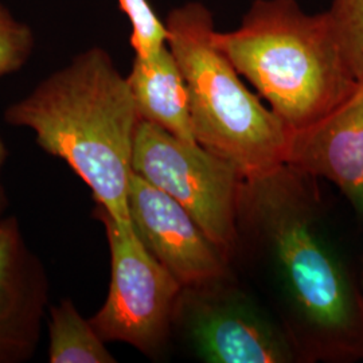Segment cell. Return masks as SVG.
<instances>
[{
  "label": "cell",
  "mask_w": 363,
  "mask_h": 363,
  "mask_svg": "<svg viewBox=\"0 0 363 363\" xmlns=\"http://www.w3.org/2000/svg\"><path fill=\"white\" fill-rule=\"evenodd\" d=\"M304 174L283 164L244 178L240 223L268 250L281 291L304 333L308 358L363 359V291L322 233Z\"/></svg>",
  "instance_id": "6da1fadb"
},
{
  "label": "cell",
  "mask_w": 363,
  "mask_h": 363,
  "mask_svg": "<svg viewBox=\"0 0 363 363\" xmlns=\"http://www.w3.org/2000/svg\"><path fill=\"white\" fill-rule=\"evenodd\" d=\"M7 124L33 130L91 189L99 208L130 222L132 152L140 116L127 77L101 48L77 54L4 112Z\"/></svg>",
  "instance_id": "7a4b0ae2"
},
{
  "label": "cell",
  "mask_w": 363,
  "mask_h": 363,
  "mask_svg": "<svg viewBox=\"0 0 363 363\" xmlns=\"http://www.w3.org/2000/svg\"><path fill=\"white\" fill-rule=\"evenodd\" d=\"M214 39L292 132L320 121L359 85L327 11L310 15L296 0H256L238 28Z\"/></svg>",
  "instance_id": "3957f363"
},
{
  "label": "cell",
  "mask_w": 363,
  "mask_h": 363,
  "mask_svg": "<svg viewBox=\"0 0 363 363\" xmlns=\"http://www.w3.org/2000/svg\"><path fill=\"white\" fill-rule=\"evenodd\" d=\"M167 46L190 94L196 143L232 163L244 178L286 164L294 132L245 86L216 43L206 6L186 3L166 19Z\"/></svg>",
  "instance_id": "277c9868"
},
{
  "label": "cell",
  "mask_w": 363,
  "mask_h": 363,
  "mask_svg": "<svg viewBox=\"0 0 363 363\" xmlns=\"http://www.w3.org/2000/svg\"><path fill=\"white\" fill-rule=\"evenodd\" d=\"M132 171L179 202L230 257L240 235L244 182L237 167L201 144L184 142L140 120L133 143Z\"/></svg>",
  "instance_id": "5b68a950"
},
{
  "label": "cell",
  "mask_w": 363,
  "mask_h": 363,
  "mask_svg": "<svg viewBox=\"0 0 363 363\" xmlns=\"http://www.w3.org/2000/svg\"><path fill=\"white\" fill-rule=\"evenodd\" d=\"M111 252V284L91 323L104 342H123L147 355L162 350L174 325L183 286L144 247L132 222H118L99 206Z\"/></svg>",
  "instance_id": "8992f818"
},
{
  "label": "cell",
  "mask_w": 363,
  "mask_h": 363,
  "mask_svg": "<svg viewBox=\"0 0 363 363\" xmlns=\"http://www.w3.org/2000/svg\"><path fill=\"white\" fill-rule=\"evenodd\" d=\"M225 279L183 286L175 312L195 354L208 363H289L301 355L295 337Z\"/></svg>",
  "instance_id": "52a82bcc"
},
{
  "label": "cell",
  "mask_w": 363,
  "mask_h": 363,
  "mask_svg": "<svg viewBox=\"0 0 363 363\" xmlns=\"http://www.w3.org/2000/svg\"><path fill=\"white\" fill-rule=\"evenodd\" d=\"M128 213L144 247L182 286H201L228 277L229 257L194 217L135 172L130 178Z\"/></svg>",
  "instance_id": "ba28073f"
},
{
  "label": "cell",
  "mask_w": 363,
  "mask_h": 363,
  "mask_svg": "<svg viewBox=\"0 0 363 363\" xmlns=\"http://www.w3.org/2000/svg\"><path fill=\"white\" fill-rule=\"evenodd\" d=\"M49 279L16 217L0 220V363H25L38 349Z\"/></svg>",
  "instance_id": "9c48e42d"
},
{
  "label": "cell",
  "mask_w": 363,
  "mask_h": 363,
  "mask_svg": "<svg viewBox=\"0 0 363 363\" xmlns=\"http://www.w3.org/2000/svg\"><path fill=\"white\" fill-rule=\"evenodd\" d=\"M286 164L334 183L363 214V82L320 121L294 132Z\"/></svg>",
  "instance_id": "30bf717a"
},
{
  "label": "cell",
  "mask_w": 363,
  "mask_h": 363,
  "mask_svg": "<svg viewBox=\"0 0 363 363\" xmlns=\"http://www.w3.org/2000/svg\"><path fill=\"white\" fill-rule=\"evenodd\" d=\"M127 81L142 120L196 143L187 84L167 45L151 57L135 55Z\"/></svg>",
  "instance_id": "8fae6325"
},
{
  "label": "cell",
  "mask_w": 363,
  "mask_h": 363,
  "mask_svg": "<svg viewBox=\"0 0 363 363\" xmlns=\"http://www.w3.org/2000/svg\"><path fill=\"white\" fill-rule=\"evenodd\" d=\"M49 362L115 363L89 319H84L70 298L49 306Z\"/></svg>",
  "instance_id": "7c38bea8"
},
{
  "label": "cell",
  "mask_w": 363,
  "mask_h": 363,
  "mask_svg": "<svg viewBox=\"0 0 363 363\" xmlns=\"http://www.w3.org/2000/svg\"><path fill=\"white\" fill-rule=\"evenodd\" d=\"M351 74L363 82V0H333L327 10Z\"/></svg>",
  "instance_id": "4fadbf2b"
},
{
  "label": "cell",
  "mask_w": 363,
  "mask_h": 363,
  "mask_svg": "<svg viewBox=\"0 0 363 363\" xmlns=\"http://www.w3.org/2000/svg\"><path fill=\"white\" fill-rule=\"evenodd\" d=\"M130 21V45L138 57H151L167 45L166 23L162 22L147 0H117Z\"/></svg>",
  "instance_id": "5bb4252c"
},
{
  "label": "cell",
  "mask_w": 363,
  "mask_h": 363,
  "mask_svg": "<svg viewBox=\"0 0 363 363\" xmlns=\"http://www.w3.org/2000/svg\"><path fill=\"white\" fill-rule=\"evenodd\" d=\"M34 33L0 1V78L22 69L34 50Z\"/></svg>",
  "instance_id": "9a60e30c"
},
{
  "label": "cell",
  "mask_w": 363,
  "mask_h": 363,
  "mask_svg": "<svg viewBox=\"0 0 363 363\" xmlns=\"http://www.w3.org/2000/svg\"><path fill=\"white\" fill-rule=\"evenodd\" d=\"M9 155H10L9 148L6 145L3 136L0 135V220L6 217V211L9 208V196L6 193V187H4V182H3V171L6 167Z\"/></svg>",
  "instance_id": "2e32d148"
},
{
  "label": "cell",
  "mask_w": 363,
  "mask_h": 363,
  "mask_svg": "<svg viewBox=\"0 0 363 363\" xmlns=\"http://www.w3.org/2000/svg\"><path fill=\"white\" fill-rule=\"evenodd\" d=\"M362 286H363V283H362Z\"/></svg>",
  "instance_id": "e0dca14e"
}]
</instances>
